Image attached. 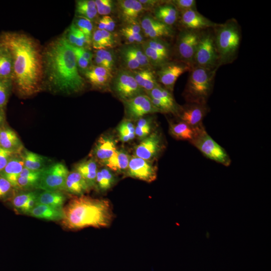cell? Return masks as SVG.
Returning <instances> with one entry per match:
<instances>
[{"mask_svg": "<svg viewBox=\"0 0 271 271\" xmlns=\"http://www.w3.org/2000/svg\"><path fill=\"white\" fill-rule=\"evenodd\" d=\"M0 44L11 55L13 62V89L21 97L33 96L42 90L43 53L39 43L22 33L3 32Z\"/></svg>", "mask_w": 271, "mask_h": 271, "instance_id": "1", "label": "cell"}, {"mask_svg": "<svg viewBox=\"0 0 271 271\" xmlns=\"http://www.w3.org/2000/svg\"><path fill=\"white\" fill-rule=\"evenodd\" d=\"M42 53L44 79L50 90L65 95L83 90L85 80L79 74L72 47L65 37L51 42Z\"/></svg>", "mask_w": 271, "mask_h": 271, "instance_id": "2", "label": "cell"}, {"mask_svg": "<svg viewBox=\"0 0 271 271\" xmlns=\"http://www.w3.org/2000/svg\"><path fill=\"white\" fill-rule=\"evenodd\" d=\"M64 217L61 220L66 229L76 230L88 227L109 226L113 219L109 201L85 195L71 198L63 208Z\"/></svg>", "mask_w": 271, "mask_h": 271, "instance_id": "3", "label": "cell"}, {"mask_svg": "<svg viewBox=\"0 0 271 271\" xmlns=\"http://www.w3.org/2000/svg\"><path fill=\"white\" fill-rule=\"evenodd\" d=\"M219 66L232 63L237 58L242 39L241 28L238 21L231 18L213 28Z\"/></svg>", "mask_w": 271, "mask_h": 271, "instance_id": "4", "label": "cell"}, {"mask_svg": "<svg viewBox=\"0 0 271 271\" xmlns=\"http://www.w3.org/2000/svg\"><path fill=\"white\" fill-rule=\"evenodd\" d=\"M218 69L192 67L189 71L183 96L187 103L207 104Z\"/></svg>", "mask_w": 271, "mask_h": 271, "instance_id": "5", "label": "cell"}, {"mask_svg": "<svg viewBox=\"0 0 271 271\" xmlns=\"http://www.w3.org/2000/svg\"><path fill=\"white\" fill-rule=\"evenodd\" d=\"M193 67L208 69H218L220 67L213 28L201 31L194 56Z\"/></svg>", "mask_w": 271, "mask_h": 271, "instance_id": "6", "label": "cell"}, {"mask_svg": "<svg viewBox=\"0 0 271 271\" xmlns=\"http://www.w3.org/2000/svg\"><path fill=\"white\" fill-rule=\"evenodd\" d=\"M201 31L179 29L172 47L173 60L182 61L193 67L194 56Z\"/></svg>", "mask_w": 271, "mask_h": 271, "instance_id": "7", "label": "cell"}, {"mask_svg": "<svg viewBox=\"0 0 271 271\" xmlns=\"http://www.w3.org/2000/svg\"><path fill=\"white\" fill-rule=\"evenodd\" d=\"M190 143L206 158L226 167L231 164L229 155L208 134L204 125Z\"/></svg>", "mask_w": 271, "mask_h": 271, "instance_id": "8", "label": "cell"}, {"mask_svg": "<svg viewBox=\"0 0 271 271\" xmlns=\"http://www.w3.org/2000/svg\"><path fill=\"white\" fill-rule=\"evenodd\" d=\"M110 85L112 90L122 102L145 92L137 83L131 72L126 69L118 70L113 77Z\"/></svg>", "mask_w": 271, "mask_h": 271, "instance_id": "9", "label": "cell"}, {"mask_svg": "<svg viewBox=\"0 0 271 271\" xmlns=\"http://www.w3.org/2000/svg\"><path fill=\"white\" fill-rule=\"evenodd\" d=\"M69 172L63 163L51 164L43 171L37 188L43 191H64Z\"/></svg>", "mask_w": 271, "mask_h": 271, "instance_id": "10", "label": "cell"}, {"mask_svg": "<svg viewBox=\"0 0 271 271\" xmlns=\"http://www.w3.org/2000/svg\"><path fill=\"white\" fill-rule=\"evenodd\" d=\"M165 148V143L162 133L159 130H155L135 147L134 156L153 162L161 155Z\"/></svg>", "mask_w": 271, "mask_h": 271, "instance_id": "11", "label": "cell"}, {"mask_svg": "<svg viewBox=\"0 0 271 271\" xmlns=\"http://www.w3.org/2000/svg\"><path fill=\"white\" fill-rule=\"evenodd\" d=\"M192 67L182 61L172 60L157 69L156 77L159 84L173 93L175 84L182 74L189 72Z\"/></svg>", "mask_w": 271, "mask_h": 271, "instance_id": "12", "label": "cell"}, {"mask_svg": "<svg viewBox=\"0 0 271 271\" xmlns=\"http://www.w3.org/2000/svg\"><path fill=\"white\" fill-rule=\"evenodd\" d=\"M122 102L126 119L131 121H137L146 115L160 112L146 93Z\"/></svg>", "mask_w": 271, "mask_h": 271, "instance_id": "13", "label": "cell"}, {"mask_svg": "<svg viewBox=\"0 0 271 271\" xmlns=\"http://www.w3.org/2000/svg\"><path fill=\"white\" fill-rule=\"evenodd\" d=\"M126 175L147 182L155 181L157 177V167L153 162L136 156H130Z\"/></svg>", "mask_w": 271, "mask_h": 271, "instance_id": "14", "label": "cell"}, {"mask_svg": "<svg viewBox=\"0 0 271 271\" xmlns=\"http://www.w3.org/2000/svg\"><path fill=\"white\" fill-rule=\"evenodd\" d=\"M140 26L145 37L149 39H162L168 40L176 35L173 27L168 26L156 20L154 17L144 16L141 20Z\"/></svg>", "mask_w": 271, "mask_h": 271, "instance_id": "15", "label": "cell"}, {"mask_svg": "<svg viewBox=\"0 0 271 271\" xmlns=\"http://www.w3.org/2000/svg\"><path fill=\"white\" fill-rule=\"evenodd\" d=\"M177 24L179 29L203 30L214 27L217 23L201 14L197 9L179 12Z\"/></svg>", "mask_w": 271, "mask_h": 271, "instance_id": "16", "label": "cell"}, {"mask_svg": "<svg viewBox=\"0 0 271 271\" xmlns=\"http://www.w3.org/2000/svg\"><path fill=\"white\" fill-rule=\"evenodd\" d=\"M210 110L207 104L186 103L180 105L176 116L190 126L195 127L202 124V120Z\"/></svg>", "mask_w": 271, "mask_h": 271, "instance_id": "17", "label": "cell"}, {"mask_svg": "<svg viewBox=\"0 0 271 271\" xmlns=\"http://www.w3.org/2000/svg\"><path fill=\"white\" fill-rule=\"evenodd\" d=\"M116 144V140L112 135L102 134L95 142L90 156L103 165L117 150Z\"/></svg>", "mask_w": 271, "mask_h": 271, "instance_id": "18", "label": "cell"}, {"mask_svg": "<svg viewBox=\"0 0 271 271\" xmlns=\"http://www.w3.org/2000/svg\"><path fill=\"white\" fill-rule=\"evenodd\" d=\"M117 2L119 19L125 25L139 24L138 19L145 11L140 2L137 0H120Z\"/></svg>", "mask_w": 271, "mask_h": 271, "instance_id": "19", "label": "cell"}, {"mask_svg": "<svg viewBox=\"0 0 271 271\" xmlns=\"http://www.w3.org/2000/svg\"><path fill=\"white\" fill-rule=\"evenodd\" d=\"M154 18L171 27L177 24L179 12L170 1H163L153 11Z\"/></svg>", "mask_w": 271, "mask_h": 271, "instance_id": "20", "label": "cell"}, {"mask_svg": "<svg viewBox=\"0 0 271 271\" xmlns=\"http://www.w3.org/2000/svg\"><path fill=\"white\" fill-rule=\"evenodd\" d=\"M0 146L16 154L22 153L24 149L17 133L6 124L0 128Z\"/></svg>", "mask_w": 271, "mask_h": 271, "instance_id": "21", "label": "cell"}, {"mask_svg": "<svg viewBox=\"0 0 271 271\" xmlns=\"http://www.w3.org/2000/svg\"><path fill=\"white\" fill-rule=\"evenodd\" d=\"M203 123L193 127L179 120L176 122H170L169 132L174 139L178 140L188 141L190 142L196 136Z\"/></svg>", "mask_w": 271, "mask_h": 271, "instance_id": "22", "label": "cell"}, {"mask_svg": "<svg viewBox=\"0 0 271 271\" xmlns=\"http://www.w3.org/2000/svg\"><path fill=\"white\" fill-rule=\"evenodd\" d=\"M24 168L22 153L14 154L4 169L0 172V176L6 179L15 189L17 180Z\"/></svg>", "mask_w": 271, "mask_h": 271, "instance_id": "23", "label": "cell"}, {"mask_svg": "<svg viewBox=\"0 0 271 271\" xmlns=\"http://www.w3.org/2000/svg\"><path fill=\"white\" fill-rule=\"evenodd\" d=\"M90 190L87 182L78 172L74 170L69 172L65 181V191L79 196L88 193Z\"/></svg>", "mask_w": 271, "mask_h": 271, "instance_id": "24", "label": "cell"}, {"mask_svg": "<svg viewBox=\"0 0 271 271\" xmlns=\"http://www.w3.org/2000/svg\"><path fill=\"white\" fill-rule=\"evenodd\" d=\"M98 169V163L92 158L82 161L74 166V170L81 175L91 189L95 188Z\"/></svg>", "mask_w": 271, "mask_h": 271, "instance_id": "25", "label": "cell"}, {"mask_svg": "<svg viewBox=\"0 0 271 271\" xmlns=\"http://www.w3.org/2000/svg\"><path fill=\"white\" fill-rule=\"evenodd\" d=\"M29 215L49 221H61L63 218V207H56L44 204H37Z\"/></svg>", "mask_w": 271, "mask_h": 271, "instance_id": "26", "label": "cell"}, {"mask_svg": "<svg viewBox=\"0 0 271 271\" xmlns=\"http://www.w3.org/2000/svg\"><path fill=\"white\" fill-rule=\"evenodd\" d=\"M130 156L124 149H117L102 166L113 172H125Z\"/></svg>", "mask_w": 271, "mask_h": 271, "instance_id": "27", "label": "cell"}, {"mask_svg": "<svg viewBox=\"0 0 271 271\" xmlns=\"http://www.w3.org/2000/svg\"><path fill=\"white\" fill-rule=\"evenodd\" d=\"M138 85L145 92L160 85L158 82L156 72L153 69H145L131 71Z\"/></svg>", "mask_w": 271, "mask_h": 271, "instance_id": "28", "label": "cell"}, {"mask_svg": "<svg viewBox=\"0 0 271 271\" xmlns=\"http://www.w3.org/2000/svg\"><path fill=\"white\" fill-rule=\"evenodd\" d=\"M24 167L33 171L45 169L51 164L50 159L44 156L24 149L22 152Z\"/></svg>", "mask_w": 271, "mask_h": 271, "instance_id": "29", "label": "cell"}, {"mask_svg": "<svg viewBox=\"0 0 271 271\" xmlns=\"http://www.w3.org/2000/svg\"><path fill=\"white\" fill-rule=\"evenodd\" d=\"M145 93L150 98L158 99L168 106L174 112V115H177L180 105L175 101L172 92L159 85Z\"/></svg>", "mask_w": 271, "mask_h": 271, "instance_id": "30", "label": "cell"}, {"mask_svg": "<svg viewBox=\"0 0 271 271\" xmlns=\"http://www.w3.org/2000/svg\"><path fill=\"white\" fill-rule=\"evenodd\" d=\"M67 199L66 195L60 191H43L39 193L37 204H44L56 207H62Z\"/></svg>", "mask_w": 271, "mask_h": 271, "instance_id": "31", "label": "cell"}, {"mask_svg": "<svg viewBox=\"0 0 271 271\" xmlns=\"http://www.w3.org/2000/svg\"><path fill=\"white\" fill-rule=\"evenodd\" d=\"M115 177L111 171L104 167L98 169L95 180V189L98 192H106L111 188L115 183Z\"/></svg>", "mask_w": 271, "mask_h": 271, "instance_id": "32", "label": "cell"}, {"mask_svg": "<svg viewBox=\"0 0 271 271\" xmlns=\"http://www.w3.org/2000/svg\"><path fill=\"white\" fill-rule=\"evenodd\" d=\"M76 14L77 17L94 20L97 16L95 1L80 0L76 1Z\"/></svg>", "mask_w": 271, "mask_h": 271, "instance_id": "33", "label": "cell"}, {"mask_svg": "<svg viewBox=\"0 0 271 271\" xmlns=\"http://www.w3.org/2000/svg\"><path fill=\"white\" fill-rule=\"evenodd\" d=\"M65 38L71 45L77 47L88 48L91 44V42L73 23L69 28Z\"/></svg>", "mask_w": 271, "mask_h": 271, "instance_id": "34", "label": "cell"}, {"mask_svg": "<svg viewBox=\"0 0 271 271\" xmlns=\"http://www.w3.org/2000/svg\"><path fill=\"white\" fill-rule=\"evenodd\" d=\"M143 51L153 68L156 69L172 59L152 48L145 43L142 44Z\"/></svg>", "mask_w": 271, "mask_h": 271, "instance_id": "35", "label": "cell"}, {"mask_svg": "<svg viewBox=\"0 0 271 271\" xmlns=\"http://www.w3.org/2000/svg\"><path fill=\"white\" fill-rule=\"evenodd\" d=\"M38 192L36 191H16L14 195L8 201L15 212L21 213L29 199Z\"/></svg>", "mask_w": 271, "mask_h": 271, "instance_id": "36", "label": "cell"}, {"mask_svg": "<svg viewBox=\"0 0 271 271\" xmlns=\"http://www.w3.org/2000/svg\"><path fill=\"white\" fill-rule=\"evenodd\" d=\"M117 131L118 139L122 143L132 140L136 137L135 126L132 121L125 119L118 125Z\"/></svg>", "mask_w": 271, "mask_h": 271, "instance_id": "37", "label": "cell"}, {"mask_svg": "<svg viewBox=\"0 0 271 271\" xmlns=\"http://www.w3.org/2000/svg\"><path fill=\"white\" fill-rule=\"evenodd\" d=\"M152 48L173 60L172 47L168 40L162 39H149L144 42Z\"/></svg>", "mask_w": 271, "mask_h": 271, "instance_id": "38", "label": "cell"}, {"mask_svg": "<svg viewBox=\"0 0 271 271\" xmlns=\"http://www.w3.org/2000/svg\"><path fill=\"white\" fill-rule=\"evenodd\" d=\"M124 46L137 60L143 69H153L145 55L141 45L134 44H127Z\"/></svg>", "mask_w": 271, "mask_h": 271, "instance_id": "39", "label": "cell"}, {"mask_svg": "<svg viewBox=\"0 0 271 271\" xmlns=\"http://www.w3.org/2000/svg\"><path fill=\"white\" fill-rule=\"evenodd\" d=\"M12 57L9 52L3 47V50L0 54V78L12 79Z\"/></svg>", "mask_w": 271, "mask_h": 271, "instance_id": "40", "label": "cell"}, {"mask_svg": "<svg viewBox=\"0 0 271 271\" xmlns=\"http://www.w3.org/2000/svg\"><path fill=\"white\" fill-rule=\"evenodd\" d=\"M12 90V79L0 78V107L4 109Z\"/></svg>", "mask_w": 271, "mask_h": 271, "instance_id": "41", "label": "cell"}, {"mask_svg": "<svg viewBox=\"0 0 271 271\" xmlns=\"http://www.w3.org/2000/svg\"><path fill=\"white\" fill-rule=\"evenodd\" d=\"M119 54L126 69L130 71L143 69L137 60L124 46L120 49Z\"/></svg>", "mask_w": 271, "mask_h": 271, "instance_id": "42", "label": "cell"}, {"mask_svg": "<svg viewBox=\"0 0 271 271\" xmlns=\"http://www.w3.org/2000/svg\"><path fill=\"white\" fill-rule=\"evenodd\" d=\"M73 24L91 42L93 26L91 21L77 17Z\"/></svg>", "mask_w": 271, "mask_h": 271, "instance_id": "43", "label": "cell"}, {"mask_svg": "<svg viewBox=\"0 0 271 271\" xmlns=\"http://www.w3.org/2000/svg\"><path fill=\"white\" fill-rule=\"evenodd\" d=\"M16 191L9 181L0 176V201H8Z\"/></svg>", "mask_w": 271, "mask_h": 271, "instance_id": "44", "label": "cell"}, {"mask_svg": "<svg viewBox=\"0 0 271 271\" xmlns=\"http://www.w3.org/2000/svg\"><path fill=\"white\" fill-rule=\"evenodd\" d=\"M95 55L100 58L107 64L108 70L112 72L115 64V57L113 51L101 49L95 51Z\"/></svg>", "mask_w": 271, "mask_h": 271, "instance_id": "45", "label": "cell"}, {"mask_svg": "<svg viewBox=\"0 0 271 271\" xmlns=\"http://www.w3.org/2000/svg\"><path fill=\"white\" fill-rule=\"evenodd\" d=\"M86 78L97 76H107L113 77L111 71L106 68L96 65H91L84 73Z\"/></svg>", "mask_w": 271, "mask_h": 271, "instance_id": "46", "label": "cell"}, {"mask_svg": "<svg viewBox=\"0 0 271 271\" xmlns=\"http://www.w3.org/2000/svg\"><path fill=\"white\" fill-rule=\"evenodd\" d=\"M97 13L104 16L112 12L114 8V3L111 0L95 1Z\"/></svg>", "mask_w": 271, "mask_h": 271, "instance_id": "47", "label": "cell"}, {"mask_svg": "<svg viewBox=\"0 0 271 271\" xmlns=\"http://www.w3.org/2000/svg\"><path fill=\"white\" fill-rule=\"evenodd\" d=\"M91 44L92 47L97 50L109 49L108 45L102 36L101 31L98 29L93 32Z\"/></svg>", "mask_w": 271, "mask_h": 271, "instance_id": "48", "label": "cell"}, {"mask_svg": "<svg viewBox=\"0 0 271 271\" xmlns=\"http://www.w3.org/2000/svg\"><path fill=\"white\" fill-rule=\"evenodd\" d=\"M112 78L107 76H97L88 78L87 80L94 88L105 89L110 86Z\"/></svg>", "mask_w": 271, "mask_h": 271, "instance_id": "49", "label": "cell"}, {"mask_svg": "<svg viewBox=\"0 0 271 271\" xmlns=\"http://www.w3.org/2000/svg\"><path fill=\"white\" fill-rule=\"evenodd\" d=\"M170 2L180 12L191 9H197L195 0H172Z\"/></svg>", "mask_w": 271, "mask_h": 271, "instance_id": "50", "label": "cell"}, {"mask_svg": "<svg viewBox=\"0 0 271 271\" xmlns=\"http://www.w3.org/2000/svg\"><path fill=\"white\" fill-rule=\"evenodd\" d=\"M71 46L75 56L78 70L84 73L89 67L91 62L83 57L72 45Z\"/></svg>", "mask_w": 271, "mask_h": 271, "instance_id": "51", "label": "cell"}, {"mask_svg": "<svg viewBox=\"0 0 271 271\" xmlns=\"http://www.w3.org/2000/svg\"><path fill=\"white\" fill-rule=\"evenodd\" d=\"M15 154L0 147V172L4 169L11 158Z\"/></svg>", "mask_w": 271, "mask_h": 271, "instance_id": "52", "label": "cell"}, {"mask_svg": "<svg viewBox=\"0 0 271 271\" xmlns=\"http://www.w3.org/2000/svg\"><path fill=\"white\" fill-rule=\"evenodd\" d=\"M154 120L152 117H142L137 120L136 127L139 128H149L153 129Z\"/></svg>", "mask_w": 271, "mask_h": 271, "instance_id": "53", "label": "cell"}, {"mask_svg": "<svg viewBox=\"0 0 271 271\" xmlns=\"http://www.w3.org/2000/svg\"><path fill=\"white\" fill-rule=\"evenodd\" d=\"M142 5L145 11H153L163 1L157 0H139Z\"/></svg>", "mask_w": 271, "mask_h": 271, "instance_id": "54", "label": "cell"}, {"mask_svg": "<svg viewBox=\"0 0 271 271\" xmlns=\"http://www.w3.org/2000/svg\"><path fill=\"white\" fill-rule=\"evenodd\" d=\"M101 31L104 39L108 45L109 48L114 47L116 43L115 36L114 34L104 30Z\"/></svg>", "mask_w": 271, "mask_h": 271, "instance_id": "55", "label": "cell"}, {"mask_svg": "<svg viewBox=\"0 0 271 271\" xmlns=\"http://www.w3.org/2000/svg\"><path fill=\"white\" fill-rule=\"evenodd\" d=\"M39 193L33 196L28 201L25 206L23 208L21 214H28L37 205V197Z\"/></svg>", "mask_w": 271, "mask_h": 271, "instance_id": "56", "label": "cell"}, {"mask_svg": "<svg viewBox=\"0 0 271 271\" xmlns=\"http://www.w3.org/2000/svg\"><path fill=\"white\" fill-rule=\"evenodd\" d=\"M72 46L83 57L90 62H91L93 57V54L89 49H88L87 48L77 47L73 46Z\"/></svg>", "mask_w": 271, "mask_h": 271, "instance_id": "57", "label": "cell"}, {"mask_svg": "<svg viewBox=\"0 0 271 271\" xmlns=\"http://www.w3.org/2000/svg\"><path fill=\"white\" fill-rule=\"evenodd\" d=\"M120 33H121V34L124 37V39L127 42V44H137L133 36L131 35L130 32L127 30H126L124 27H123L121 29Z\"/></svg>", "mask_w": 271, "mask_h": 271, "instance_id": "58", "label": "cell"}, {"mask_svg": "<svg viewBox=\"0 0 271 271\" xmlns=\"http://www.w3.org/2000/svg\"><path fill=\"white\" fill-rule=\"evenodd\" d=\"M106 27L104 30L109 32L114 31L116 26L115 21L110 16H105Z\"/></svg>", "mask_w": 271, "mask_h": 271, "instance_id": "59", "label": "cell"}, {"mask_svg": "<svg viewBox=\"0 0 271 271\" xmlns=\"http://www.w3.org/2000/svg\"><path fill=\"white\" fill-rule=\"evenodd\" d=\"M93 60H94V63L95 64V65L103 67L106 68V69H108L107 64L100 58H99L97 56L94 55H93Z\"/></svg>", "mask_w": 271, "mask_h": 271, "instance_id": "60", "label": "cell"}, {"mask_svg": "<svg viewBox=\"0 0 271 271\" xmlns=\"http://www.w3.org/2000/svg\"><path fill=\"white\" fill-rule=\"evenodd\" d=\"M6 118L5 109L0 107V128L4 126L6 123Z\"/></svg>", "mask_w": 271, "mask_h": 271, "instance_id": "61", "label": "cell"}, {"mask_svg": "<svg viewBox=\"0 0 271 271\" xmlns=\"http://www.w3.org/2000/svg\"><path fill=\"white\" fill-rule=\"evenodd\" d=\"M106 27V19L105 17L103 16L101 18L98 23V29L100 30H104Z\"/></svg>", "mask_w": 271, "mask_h": 271, "instance_id": "62", "label": "cell"}, {"mask_svg": "<svg viewBox=\"0 0 271 271\" xmlns=\"http://www.w3.org/2000/svg\"><path fill=\"white\" fill-rule=\"evenodd\" d=\"M3 50V47L0 44V54L2 52Z\"/></svg>", "mask_w": 271, "mask_h": 271, "instance_id": "63", "label": "cell"}, {"mask_svg": "<svg viewBox=\"0 0 271 271\" xmlns=\"http://www.w3.org/2000/svg\"><path fill=\"white\" fill-rule=\"evenodd\" d=\"M1 147V146H0Z\"/></svg>", "mask_w": 271, "mask_h": 271, "instance_id": "64", "label": "cell"}]
</instances>
